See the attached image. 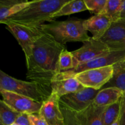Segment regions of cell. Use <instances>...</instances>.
Masks as SVG:
<instances>
[{"label": "cell", "instance_id": "obj_1", "mask_svg": "<svg viewBox=\"0 0 125 125\" xmlns=\"http://www.w3.org/2000/svg\"><path fill=\"white\" fill-rule=\"evenodd\" d=\"M64 49V45L43 32L34 43L31 56L26 60L27 79L51 89V79L59 72V59Z\"/></svg>", "mask_w": 125, "mask_h": 125}, {"label": "cell", "instance_id": "obj_2", "mask_svg": "<svg viewBox=\"0 0 125 125\" xmlns=\"http://www.w3.org/2000/svg\"><path fill=\"white\" fill-rule=\"evenodd\" d=\"M70 0H34L11 16L5 23L13 22L32 27H41L45 22H51L52 17ZM4 23V24H5Z\"/></svg>", "mask_w": 125, "mask_h": 125}, {"label": "cell", "instance_id": "obj_3", "mask_svg": "<svg viewBox=\"0 0 125 125\" xmlns=\"http://www.w3.org/2000/svg\"><path fill=\"white\" fill-rule=\"evenodd\" d=\"M42 29L45 33L51 35L55 40L65 45L71 42H85L90 39L84 27V20H71L55 21L44 24Z\"/></svg>", "mask_w": 125, "mask_h": 125}, {"label": "cell", "instance_id": "obj_4", "mask_svg": "<svg viewBox=\"0 0 125 125\" xmlns=\"http://www.w3.org/2000/svg\"><path fill=\"white\" fill-rule=\"evenodd\" d=\"M0 90L27 96L42 103L51 94V89L36 82L19 80L0 70Z\"/></svg>", "mask_w": 125, "mask_h": 125}, {"label": "cell", "instance_id": "obj_5", "mask_svg": "<svg viewBox=\"0 0 125 125\" xmlns=\"http://www.w3.org/2000/svg\"><path fill=\"white\" fill-rule=\"evenodd\" d=\"M5 24L21 47L25 54L26 60L29 59L32 54L34 43L43 33L42 26H28L13 22H7Z\"/></svg>", "mask_w": 125, "mask_h": 125}, {"label": "cell", "instance_id": "obj_6", "mask_svg": "<svg viewBox=\"0 0 125 125\" xmlns=\"http://www.w3.org/2000/svg\"><path fill=\"white\" fill-rule=\"evenodd\" d=\"M113 65L89 69L75 74V77L84 87L101 90L113 76Z\"/></svg>", "mask_w": 125, "mask_h": 125}, {"label": "cell", "instance_id": "obj_7", "mask_svg": "<svg viewBox=\"0 0 125 125\" xmlns=\"http://www.w3.org/2000/svg\"><path fill=\"white\" fill-rule=\"evenodd\" d=\"M110 51L109 48L103 42L91 37L90 40L84 43L82 47L72 52L74 57L75 68L78 66L104 56Z\"/></svg>", "mask_w": 125, "mask_h": 125}, {"label": "cell", "instance_id": "obj_8", "mask_svg": "<svg viewBox=\"0 0 125 125\" xmlns=\"http://www.w3.org/2000/svg\"><path fill=\"white\" fill-rule=\"evenodd\" d=\"M100 90L84 87L76 92L61 96L59 102L76 113H80L93 103Z\"/></svg>", "mask_w": 125, "mask_h": 125}, {"label": "cell", "instance_id": "obj_9", "mask_svg": "<svg viewBox=\"0 0 125 125\" xmlns=\"http://www.w3.org/2000/svg\"><path fill=\"white\" fill-rule=\"evenodd\" d=\"M84 88L72 70L59 72L51 81V93L56 94L59 98L67 94L76 92Z\"/></svg>", "mask_w": 125, "mask_h": 125}, {"label": "cell", "instance_id": "obj_10", "mask_svg": "<svg viewBox=\"0 0 125 125\" xmlns=\"http://www.w3.org/2000/svg\"><path fill=\"white\" fill-rule=\"evenodd\" d=\"M3 101L18 113L29 114L39 113L42 103L27 96L7 91H1Z\"/></svg>", "mask_w": 125, "mask_h": 125}, {"label": "cell", "instance_id": "obj_11", "mask_svg": "<svg viewBox=\"0 0 125 125\" xmlns=\"http://www.w3.org/2000/svg\"><path fill=\"white\" fill-rule=\"evenodd\" d=\"M59 98L56 94L51 93L48 98L43 102L39 112L49 125H64V119L60 108Z\"/></svg>", "mask_w": 125, "mask_h": 125}, {"label": "cell", "instance_id": "obj_12", "mask_svg": "<svg viewBox=\"0 0 125 125\" xmlns=\"http://www.w3.org/2000/svg\"><path fill=\"white\" fill-rule=\"evenodd\" d=\"M124 59H125V51L112 50L104 56H101L93 61L78 66L77 68L72 71L74 74H76L89 69L114 65L117 62Z\"/></svg>", "mask_w": 125, "mask_h": 125}, {"label": "cell", "instance_id": "obj_13", "mask_svg": "<svg viewBox=\"0 0 125 125\" xmlns=\"http://www.w3.org/2000/svg\"><path fill=\"white\" fill-rule=\"evenodd\" d=\"M112 21L104 14L95 15L89 19L84 20V27L89 31L95 39H101L111 26Z\"/></svg>", "mask_w": 125, "mask_h": 125}, {"label": "cell", "instance_id": "obj_14", "mask_svg": "<svg viewBox=\"0 0 125 125\" xmlns=\"http://www.w3.org/2000/svg\"><path fill=\"white\" fill-rule=\"evenodd\" d=\"M123 95V92L117 88H103L96 95L93 104L100 107H107L118 102Z\"/></svg>", "mask_w": 125, "mask_h": 125}, {"label": "cell", "instance_id": "obj_15", "mask_svg": "<svg viewBox=\"0 0 125 125\" xmlns=\"http://www.w3.org/2000/svg\"><path fill=\"white\" fill-rule=\"evenodd\" d=\"M100 40L108 46L125 41V18L113 22L107 32Z\"/></svg>", "mask_w": 125, "mask_h": 125}, {"label": "cell", "instance_id": "obj_16", "mask_svg": "<svg viewBox=\"0 0 125 125\" xmlns=\"http://www.w3.org/2000/svg\"><path fill=\"white\" fill-rule=\"evenodd\" d=\"M106 107L95 106L92 103L77 114L84 125H104L103 113Z\"/></svg>", "mask_w": 125, "mask_h": 125}, {"label": "cell", "instance_id": "obj_17", "mask_svg": "<svg viewBox=\"0 0 125 125\" xmlns=\"http://www.w3.org/2000/svg\"><path fill=\"white\" fill-rule=\"evenodd\" d=\"M29 3L27 0H0V23L5 22Z\"/></svg>", "mask_w": 125, "mask_h": 125}, {"label": "cell", "instance_id": "obj_18", "mask_svg": "<svg viewBox=\"0 0 125 125\" xmlns=\"http://www.w3.org/2000/svg\"><path fill=\"white\" fill-rule=\"evenodd\" d=\"M113 67V76L103 88L115 87L125 92V59L117 62Z\"/></svg>", "mask_w": 125, "mask_h": 125}, {"label": "cell", "instance_id": "obj_19", "mask_svg": "<svg viewBox=\"0 0 125 125\" xmlns=\"http://www.w3.org/2000/svg\"><path fill=\"white\" fill-rule=\"evenodd\" d=\"M87 10V9L85 6L84 0H70L52 15V19L53 20L54 18L61 16L70 15Z\"/></svg>", "mask_w": 125, "mask_h": 125}, {"label": "cell", "instance_id": "obj_20", "mask_svg": "<svg viewBox=\"0 0 125 125\" xmlns=\"http://www.w3.org/2000/svg\"><path fill=\"white\" fill-rule=\"evenodd\" d=\"M20 114L0 100V121L4 125H11L15 122Z\"/></svg>", "mask_w": 125, "mask_h": 125}, {"label": "cell", "instance_id": "obj_21", "mask_svg": "<svg viewBox=\"0 0 125 125\" xmlns=\"http://www.w3.org/2000/svg\"><path fill=\"white\" fill-rule=\"evenodd\" d=\"M123 0H107L104 10L102 14L109 17L113 22L120 19Z\"/></svg>", "mask_w": 125, "mask_h": 125}, {"label": "cell", "instance_id": "obj_22", "mask_svg": "<svg viewBox=\"0 0 125 125\" xmlns=\"http://www.w3.org/2000/svg\"><path fill=\"white\" fill-rule=\"evenodd\" d=\"M121 99L116 103L106 107L103 113V125H111L120 117Z\"/></svg>", "mask_w": 125, "mask_h": 125}, {"label": "cell", "instance_id": "obj_23", "mask_svg": "<svg viewBox=\"0 0 125 125\" xmlns=\"http://www.w3.org/2000/svg\"><path fill=\"white\" fill-rule=\"evenodd\" d=\"M75 68L74 57L72 52L64 49L61 52L59 59V72L73 70Z\"/></svg>", "mask_w": 125, "mask_h": 125}, {"label": "cell", "instance_id": "obj_24", "mask_svg": "<svg viewBox=\"0 0 125 125\" xmlns=\"http://www.w3.org/2000/svg\"><path fill=\"white\" fill-rule=\"evenodd\" d=\"M60 108L64 119V125H84L75 112L61 103Z\"/></svg>", "mask_w": 125, "mask_h": 125}, {"label": "cell", "instance_id": "obj_25", "mask_svg": "<svg viewBox=\"0 0 125 125\" xmlns=\"http://www.w3.org/2000/svg\"><path fill=\"white\" fill-rule=\"evenodd\" d=\"M107 0H84L88 10L95 15L102 14Z\"/></svg>", "mask_w": 125, "mask_h": 125}, {"label": "cell", "instance_id": "obj_26", "mask_svg": "<svg viewBox=\"0 0 125 125\" xmlns=\"http://www.w3.org/2000/svg\"><path fill=\"white\" fill-rule=\"evenodd\" d=\"M29 119L32 125H49L44 117L39 113L29 114Z\"/></svg>", "mask_w": 125, "mask_h": 125}, {"label": "cell", "instance_id": "obj_27", "mask_svg": "<svg viewBox=\"0 0 125 125\" xmlns=\"http://www.w3.org/2000/svg\"><path fill=\"white\" fill-rule=\"evenodd\" d=\"M15 123L18 125H32L29 119V114L27 113L20 114Z\"/></svg>", "mask_w": 125, "mask_h": 125}, {"label": "cell", "instance_id": "obj_28", "mask_svg": "<svg viewBox=\"0 0 125 125\" xmlns=\"http://www.w3.org/2000/svg\"><path fill=\"white\" fill-rule=\"evenodd\" d=\"M120 125H125V92H123V95L121 98Z\"/></svg>", "mask_w": 125, "mask_h": 125}, {"label": "cell", "instance_id": "obj_29", "mask_svg": "<svg viewBox=\"0 0 125 125\" xmlns=\"http://www.w3.org/2000/svg\"><path fill=\"white\" fill-rule=\"evenodd\" d=\"M108 47L109 48L111 51H112V50H123V51H125V41L110 45Z\"/></svg>", "mask_w": 125, "mask_h": 125}, {"label": "cell", "instance_id": "obj_30", "mask_svg": "<svg viewBox=\"0 0 125 125\" xmlns=\"http://www.w3.org/2000/svg\"><path fill=\"white\" fill-rule=\"evenodd\" d=\"M120 18H125V0H123V2H122V12H121Z\"/></svg>", "mask_w": 125, "mask_h": 125}, {"label": "cell", "instance_id": "obj_31", "mask_svg": "<svg viewBox=\"0 0 125 125\" xmlns=\"http://www.w3.org/2000/svg\"><path fill=\"white\" fill-rule=\"evenodd\" d=\"M111 125H120V117H119V118H118V119H117V120L114 122V123H112Z\"/></svg>", "mask_w": 125, "mask_h": 125}, {"label": "cell", "instance_id": "obj_32", "mask_svg": "<svg viewBox=\"0 0 125 125\" xmlns=\"http://www.w3.org/2000/svg\"><path fill=\"white\" fill-rule=\"evenodd\" d=\"M17 125V124H16V123H13V124L12 125Z\"/></svg>", "mask_w": 125, "mask_h": 125}, {"label": "cell", "instance_id": "obj_33", "mask_svg": "<svg viewBox=\"0 0 125 125\" xmlns=\"http://www.w3.org/2000/svg\"><path fill=\"white\" fill-rule=\"evenodd\" d=\"M0 125H4L3 124H2V123H1V121H0Z\"/></svg>", "mask_w": 125, "mask_h": 125}, {"label": "cell", "instance_id": "obj_34", "mask_svg": "<svg viewBox=\"0 0 125 125\" xmlns=\"http://www.w3.org/2000/svg\"><path fill=\"white\" fill-rule=\"evenodd\" d=\"M0 93H1V90H0Z\"/></svg>", "mask_w": 125, "mask_h": 125}]
</instances>
